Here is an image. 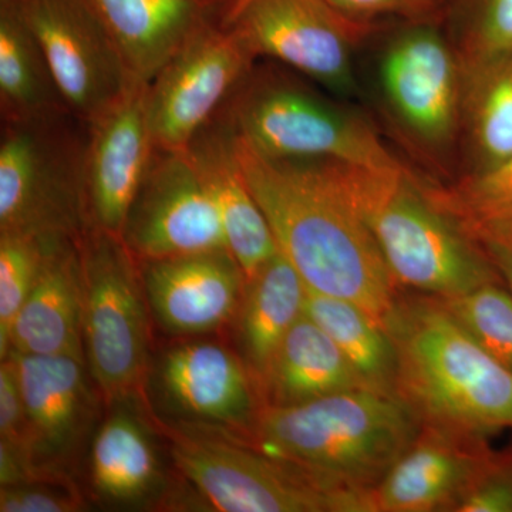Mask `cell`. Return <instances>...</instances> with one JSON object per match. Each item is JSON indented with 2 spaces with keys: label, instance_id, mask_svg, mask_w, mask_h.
Masks as SVG:
<instances>
[{
  "label": "cell",
  "instance_id": "cell-1",
  "mask_svg": "<svg viewBox=\"0 0 512 512\" xmlns=\"http://www.w3.org/2000/svg\"><path fill=\"white\" fill-rule=\"evenodd\" d=\"M235 148L279 252L309 291L355 302L387 329L396 284L365 222L319 160L262 156L237 137Z\"/></svg>",
  "mask_w": 512,
  "mask_h": 512
},
{
  "label": "cell",
  "instance_id": "cell-2",
  "mask_svg": "<svg viewBox=\"0 0 512 512\" xmlns=\"http://www.w3.org/2000/svg\"><path fill=\"white\" fill-rule=\"evenodd\" d=\"M319 161L365 222L394 284L448 299L503 281L466 225L406 168Z\"/></svg>",
  "mask_w": 512,
  "mask_h": 512
},
{
  "label": "cell",
  "instance_id": "cell-3",
  "mask_svg": "<svg viewBox=\"0 0 512 512\" xmlns=\"http://www.w3.org/2000/svg\"><path fill=\"white\" fill-rule=\"evenodd\" d=\"M420 417L399 393L356 389L298 404H269L256 436L316 483L365 497L419 436Z\"/></svg>",
  "mask_w": 512,
  "mask_h": 512
},
{
  "label": "cell",
  "instance_id": "cell-4",
  "mask_svg": "<svg viewBox=\"0 0 512 512\" xmlns=\"http://www.w3.org/2000/svg\"><path fill=\"white\" fill-rule=\"evenodd\" d=\"M387 330L397 350L396 393L424 426L480 440L512 430V370L439 299L397 303Z\"/></svg>",
  "mask_w": 512,
  "mask_h": 512
},
{
  "label": "cell",
  "instance_id": "cell-5",
  "mask_svg": "<svg viewBox=\"0 0 512 512\" xmlns=\"http://www.w3.org/2000/svg\"><path fill=\"white\" fill-rule=\"evenodd\" d=\"M217 117L262 156L403 167L365 120L301 84L276 74L256 73L254 67Z\"/></svg>",
  "mask_w": 512,
  "mask_h": 512
},
{
  "label": "cell",
  "instance_id": "cell-6",
  "mask_svg": "<svg viewBox=\"0 0 512 512\" xmlns=\"http://www.w3.org/2000/svg\"><path fill=\"white\" fill-rule=\"evenodd\" d=\"M86 138L87 124L72 113L2 121L0 234L82 237Z\"/></svg>",
  "mask_w": 512,
  "mask_h": 512
},
{
  "label": "cell",
  "instance_id": "cell-7",
  "mask_svg": "<svg viewBox=\"0 0 512 512\" xmlns=\"http://www.w3.org/2000/svg\"><path fill=\"white\" fill-rule=\"evenodd\" d=\"M83 278V342L90 370L107 402L143 386L147 326L136 256L123 238L84 232L79 239Z\"/></svg>",
  "mask_w": 512,
  "mask_h": 512
},
{
  "label": "cell",
  "instance_id": "cell-8",
  "mask_svg": "<svg viewBox=\"0 0 512 512\" xmlns=\"http://www.w3.org/2000/svg\"><path fill=\"white\" fill-rule=\"evenodd\" d=\"M175 466L222 512H366L363 495L333 490L301 471L225 441L177 436Z\"/></svg>",
  "mask_w": 512,
  "mask_h": 512
},
{
  "label": "cell",
  "instance_id": "cell-9",
  "mask_svg": "<svg viewBox=\"0 0 512 512\" xmlns=\"http://www.w3.org/2000/svg\"><path fill=\"white\" fill-rule=\"evenodd\" d=\"M256 57L237 30L222 22L194 37L148 84L154 147L185 150L207 126Z\"/></svg>",
  "mask_w": 512,
  "mask_h": 512
},
{
  "label": "cell",
  "instance_id": "cell-10",
  "mask_svg": "<svg viewBox=\"0 0 512 512\" xmlns=\"http://www.w3.org/2000/svg\"><path fill=\"white\" fill-rule=\"evenodd\" d=\"M227 23L255 57L278 60L342 96L356 93L353 45L363 20L326 0H251Z\"/></svg>",
  "mask_w": 512,
  "mask_h": 512
},
{
  "label": "cell",
  "instance_id": "cell-11",
  "mask_svg": "<svg viewBox=\"0 0 512 512\" xmlns=\"http://www.w3.org/2000/svg\"><path fill=\"white\" fill-rule=\"evenodd\" d=\"M121 238L141 262L228 251L217 207L187 148L154 147Z\"/></svg>",
  "mask_w": 512,
  "mask_h": 512
},
{
  "label": "cell",
  "instance_id": "cell-12",
  "mask_svg": "<svg viewBox=\"0 0 512 512\" xmlns=\"http://www.w3.org/2000/svg\"><path fill=\"white\" fill-rule=\"evenodd\" d=\"M42 47L67 109L99 119L131 86L123 60L86 0H12Z\"/></svg>",
  "mask_w": 512,
  "mask_h": 512
},
{
  "label": "cell",
  "instance_id": "cell-13",
  "mask_svg": "<svg viewBox=\"0 0 512 512\" xmlns=\"http://www.w3.org/2000/svg\"><path fill=\"white\" fill-rule=\"evenodd\" d=\"M153 151L148 84H131L109 110L87 124L83 167L86 232L123 235Z\"/></svg>",
  "mask_w": 512,
  "mask_h": 512
},
{
  "label": "cell",
  "instance_id": "cell-14",
  "mask_svg": "<svg viewBox=\"0 0 512 512\" xmlns=\"http://www.w3.org/2000/svg\"><path fill=\"white\" fill-rule=\"evenodd\" d=\"M380 86L394 116L433 146L456 131L461 104L460 66L447 40L429 25L403 30L384 50Z\"/></svg>",
  "mask_w": 512,
  "mask_h": 512
},
{
  "label": "cell",
  "instance_id": "cell-15",
  "mask_svg": "<svg viewBox=\"0 0 512 512\" xmlns=\"http://www.w3.org/2000/svg\"><path fill=\"white\" fill-rule=\"evenodd\" d=\"M490 456L484 440L423 424L416 440L365 494L366 511H454Z\"/></svg>",
  "mask_w": 512,
  "mask_h": 512
},
{
  "label": "cell",
  "instance_id": "cell-16",
  "mask_svg": "<svg viewBox=\"0 0 512 512\" xmlns=\"http://www.w3.org/2000/svg\"><path fill=\"white\" fill-rule=\"evenodd\" d=\"M119 50L131 84H150L195 36L227 23L228 0H86Z\"/></svg>",
  "mask_w": 512,
  "mask_h": 512
},
{
  "label": "cell",
  "instance_id": "cell-17",
  "mask_svg": "<svg viewBox=\"0 0 512 512\" xmlns=\"http://www.w3.org/2000/svg\"><path fill=\"white\" fill-rule=\"evenodd\" d=\"M151 306L174 332L202 333L232 318L247 286L229 251L144 262Z\"/></svg>",
  "mask_w": 512,
  "mask_h": 512
},
{
  "label": "cell",
  "instance_id": "cell-18",
  "mask_svg": "<svg viewBox=\"0 0 512 512\" xmlns=\"http://www.w3.org/2000/svg\"><path fill=\"white\" fill-rule=\"evenodd\" d=\"M187 150L217 207L229 254L248 282L279 249L264 211L242 174L234 134L215 116Z\"/></svg>",
  "mask_w": 512,
  "mask_h": 512
},
{
  "label": "cell",
  "instance_id": "cell-19",
  "mask_svg": "<svg viewBox=\"0 0 512 512\" xmlns=\"http://www.w3.org/2000/svg\"><path fill=\"white\" fill-rule=\"evenodd\" d=\"M79 239L57 235L10 333V350L83 359V278Z\"/></svg>",
  "mask_w": 512,
  "mask_h": 512
},
{
  "label": "cell",
  "instance_id": "cell-20",
  "mask_svg": "<svg viewBox=\"0 0 512 512\" xmlns=\"http://www.w3.org/2000/svg\"><path fill=\"white\" fill-rule=\"evenodd\" d=\"M168 396L201 419L239 424L254 410L248 373L237 357L214 343L171 350L161 367Z\"/></svg>",
  "mask_w": 512,
  "mask_h": 512
},
{
  "label": "cell",
  "instance_id": "cell-21",
  "mask_svg": "<svg viewBox=\"0 0 512 512\" xmlns=\"http://www.w3.org/2000/svg\"><path fill=\"white\" fill-rule=\"evenodd\" d=\"M37 447L63 450L83 429L89 407L82 359L10 350Z\"/></svg>",
  "mask_w": 512,
  "mask_h": 512
},
{
  "label": "cell",
  "instance_id": "cell-22",
  "mask_svg": "<svg viewBox=\"0 0 512 512\" xmlns=\"http://www.w3.org/2000/svg\"><path fill=\"white\" fill-rule=\"evenodd\" d=\"M308 286L291 262L276 252L247 282L241 343L249 372L262 384L292 326L305 313Z\"/></svg>",
  "mask_w": 512,
  "mask_h": 512
},
{
  "label": "cell",
  "instance_id": "cell-23",
  "mask_svg": "<svg viewBox=\"0 0 512 512\" xmlns=\"http://www.w3.org/2000/svg\"><path fill=\"white\" fill-rule=\"evenodd\" d=\"M264 386L272 404H298L367 387L328 333L305 313L282 342Z\"/></svg>",
  "mask_w": 512,
  "mask_h": 512
},
{
  "label": "cell",
  "instance_id": "cell-24",
  "mask_svg": "<svg viewBox=\"0 0 512 512\" xmlns=\"http://www.w3.org/2000/svg\"><path fill=\"white\" fill-rule=\"evenodd\" d=\"M70 113L42 47L13 5L0 0L2 121L50 119Z\"/></svg>",
  "mask_w": 512,
  "mask_h": 512
},
{
  "label": "cell",
  "instance_id": "cell-25",
  "mask_svg": "<svg viewBox=\"0 0 512 512\" xmlns=\"http://www.w3.org/2000/svg\"><path fill=\"white\" fill-rule=\"evenodd\" d=\"M305 315L328 333L367 387L396 393V345L369 312L348 299L308 289Z\"/></svg>",
  "mask_w": 512,
  "mask_h": 512
},
{
  "label": "cell",
  "instance_id": "cell-26",
  "mask_svg": "<svg viewBox=\"0 0 512 512\" xmlns=\"http://www.w3.org/2000/svg\"><path fill=\"white\" fill-rule=\"evenodd\" d=\"M157 473L156 454L140 424L124 413L110 417L92 448L96 490L111 500H136L153 487Z\"/></svg>",
  "mask_w": 512,
  "mask_h": 512
},
{
  "label": "cell",
  "instance_id": "cell-27",
  "mask_svg": "<svg viewBox=\"0 0 512 512\" xmlns=\"http://www.w3.org/2000/svg\"><path fill=\"white\" fill-rule=\"evenodd\" d=\"M466 70L476 171H483L512 157V53Z\"/></svg>",
  "mask_w": 512,
  "mask_h": 512
},
{
  "label": "cell",
  "instance_id": "cell-28",
  "mask_svg": "<svg viewBox=\"0 0 512 512\" xmlns=\"http://www.w3.org/2000/svg\"><path fill=\"white\" fill-rule=\"evenodd\" d=\"M60 234H0V350L8 356L10 333L25 305L50 242Z\"/></svg>",
  "mask_w": 512,
  "mask_h": 512
},
{
  "label": "cell",
  "instance_id": "cell-29",
  "mask_svg": "<svg viewBox=\"0 0 512 512\" xmlns=\"http://www.w3.org/2000/svg\"><path fill=\"white\" fill-rule=\"evenodd\" d=\"M439 301L491 356L512 370V295L503 281Z\"/></svg>",
  "mask_w": 512,
  "mask_h": 512
},
{
  "label": "cell",
  "instance_id": "cell-30",
  "mask_svg": "<svg viewBox=\"0 0 512 512\" xmlns=\"http://www.w3.org/2000/svg\"><path fill=\"white\" fill-rule=\"evenodd\" d=\"M441 200L473 235L512 228V157L471 174L454 197Z\"/></svg>",
  "mask_w": 512,
  "mask_h": 512
},
{
  "label": "cell",
  "instance_id": "cell-31",
  "mask_svg": "<svg viewBox=\"0 0 512 512\" xmlns=\"http://www.w3.org/2000/svg\"><path fill=\"white\" fill-rule=\"evenodd\" d=\"M466 25L468 67L494 62L512 53V0H460Z\"/></svg>",
  "mask_w": 512,
  "mask_h": 512
},
{
  "label": "cell",
  "instance_id": "cell-32",
  "mask_svg": "<svg viewBox=\"0 0 512 512\" xmlns=\"http://www.w3.org/2000/svg\"><path fill=\"white\" fill-rule=\"evenodd\" d=\"M456 512H512V448L488 457Z\"/></svg>",
  "mask_w": 512,
  "mask_h": 512
},
{
  "label": "cell",
  "instance_id": "cell-33",
  "mask_svg": "<svg viewBox=\"0 0 512 512\" xmlns=\"http://www.w3.org/2000/svg\"><path fill=\"white\" fill-rule=\"evenodd\" d=\"M0 437L2 443L32 457L37 448L35 431L26 412L15 366L5 357L0 367Z\"/></svg>",
  "mask_w": 512,
  "mask_h": 512
},
{
  "label": "cell",
  "instance_id": "cell-34",
  "mask_svg": "<svg viewBox=\"0 0 512 512\" xmlns=\"http://www.w3.org/2000/svg\"><path fill=\"white\" fill-rule=\"evenodd\" d=\"M62 484H43V480L2 485L0 511L2 512H73L80 510L82 501L70 488Z\"/></svg>",
  "mask_w": 512,
  "mask_h": 512
},
{
  "label": "cell",
  "instance_id": "cell-35",
  "mask_svg": "<svg viewBox=\"0 0 512 512\" xmlns=\"http://www.w3.org/2000/svg\"><path fill=\"white\" fill-rule=\"evenodd\" d=\"M330 6L350 18L363 20L382 13H414L429 10L420 0H326Z\"/></svg>",
  "mask_w": 512,
  "mask_h": 512
},
{
  "label": "cell",
  "instance_id": "cell-36",
  "mask_svg": "<svg viewBox=\"0 0 512 512\" xmlns=\"http://www.w3.org/2000/svg\"><path fill=\"white\" fill-rule=\"evenodd\" d=\"M474 238L480 242L512 295V235L478 234Z\"/></svg>",
  "mask_w": 512,
  "mask_h": 512
},
{
  "label": "cell",
  "instance_id": "cell-37",
  "mask_svg": "<svg viewBox=\"0 0 512 512\" xmlns=\"http://www.w3.org/2000/svg\"><path fill=\"white\" fill-rule=\"evenodd\" d=\"M248 2H251V0H237V2L234 3V6H232L231 12H229L228 20L231 19L232 16H234L235 13H237L238 10L242 8V6L247 5Z\"/></svg>",
  "mask_w": 512,
  "mask_h": 512
},
{
  "label": "cell",
  "instance_id": "cell-38",
  "mask_svg": "<svg viewBox=\"0 0 512 512\" xmlns=\"http://www.w3.org/2000/svg\"><path fill=\"white\" fill-rule=\"evenodd\" d=\"M421 3H423L424 6H426L427 9H430L431 6L436 3V0H420Z\"/></svg>",
  "mask_w": 512,
  "mask_h": 512
},
{
  "label": "cell",
  "instance_id": "cell-39",
  "mask_svg": "<svg viewBox=\"0 0 512 512\" xmlns=\"http://www.w3.org/2000/svg\"><path fill=\"white\" fill-rule=\"evenodd\" d=\"M483 234H511L512 235V228L507 229V231H500V232H483Z\"/></svg>",
  "mask_w": 512,
  "mask_h": 512
},
{
  "label": "cell",
  "instance_id": "cell-40",
  "mask_svg": "<svg viewBox=\"0 0 512 512\" xmlns=\"http://www.w3.org/2000/svg\"><path fill=\"white\" fill-rule=\"evenodd\" d=\"M228 2L231 3L232 6H234V3L237 2V0H228Z\"/></svg>",
  "mask_w": 512,
  "mask_h": 512
}]
</instances>
